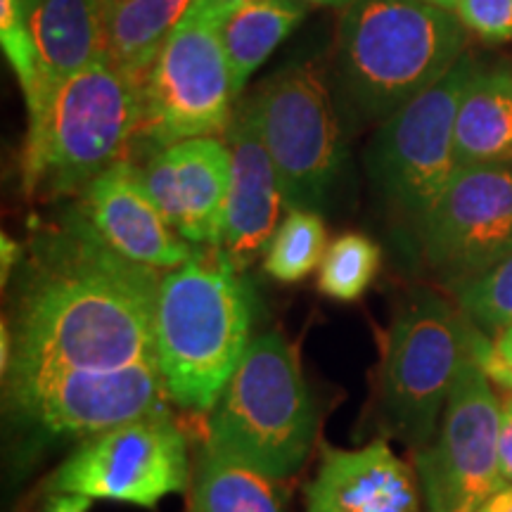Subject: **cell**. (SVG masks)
Here are the masks:
<instances>
[{
  "instance_id": "8fae6325",
  "label": "cell",
  "mask_w": 512,
  "mask_h": 512,
  "mask_svg": "<svg viewBox=\"0 0 512 512\" xmlns=\"http://www.w3.org/2000/svg\"><path fill=\"white\" fill-rule=\"evenodd\" d=\"M190 486L185 434L171 413L86 437L48 479V494H79L155 508Z\"/></svg>"
},
{
  "instance_id": "603a6c76",
  "label": "cell",
  "mask_w": 512,
  "mask_h": 512,
  "mask_svg": "<svg viewBox=\"0 0 512 512\" xmlns=\"http://www.w3.org/2000/svg\"><path fill=\"white\" fill-rule=\"evenodd\" d=\"M328 252V230L318 211L290 209L264 252V271L278 283L292 285L320 268Z\"/></svg>"
},
{
  "instance_id": "5b68a950",
  "label": "cell",
  "mask_w": 512,
  "mask_h": 512,
  "mask_svg": "<svg viewBox=\"0 0 512 512\" xmlns=\"http://www.w3.org/2000/svg\"><path fill=\"white\" fill-rule=\"evenodd\" d=\"M313 437L316 408L299 358L280 332H261L209 411V444L285 479L304 465Z\"/></svg>"
},
{
  "instance_id": "8992f818",
  "label": "cell",
  "mask_w": 512,
  "mask_h": 512,
  "mask_svg": "<svg viewBox=\"0 0 512 512\" xmlns=\"http://www.w3.org/2000/svg\"><path fill=\"white\" fill-rule=\"evenodd\" d=\"M470 318L432 290L396 313L380 377L384 430L413 451L434 439L463 356Z\"/></svg>"
},
{
  "instance_id": "7c38bea8",
  "label": "cell",
  "mask_w": 512,
  "mask_h": 512,
  "mask_svg": "<svg viewBox=\"0 0 512 512\" xmlns=\"http://www.w3.org/2000/svg\"><path fill=\"white\" fill-rule=\"evenodd\" d=\"M415 233L453 290L489 273L512 254V164L458 166Z\"/></svg>"
},
{
  "instance_id": "2e32d148",
  "label": "cell",
  "mask_w": 512,
  "mask_h": 512,
  "mask_svg": "<svg viewBox=\"0 0 512 512\" xmlns=\"http://www.w3.org/2000/svg\"><path fill=\"white\" fill-rule=\"evenodd\" d=\"M233 152L226 216H223L221 245L216 247L233 268H247L266 252L280 226L285 192L249 102L242 100L223 133Z\"/></svg>"
},
{
  "instance_id": "f1b7e54d",
  "label": "cell",
  "mask_w": 512,
  "mask_h": 512,
  "mask_svg": "<svg viewBox=\"0 0 512 512\" xmlns=\"http://www.w3.org/2000/svg\"><path fill=\"white\" fill-rule=\"evenodd\" d=\"M498 460H501V477L505 484H512V396L501 406V434H498Z\"/></svg>"
},
{
  "instance_id": "d6986e66",
  "label": "cell",
  "mask_w": 512,
  "mask_h": 512,
  "mask_svg": "<svg viewBox=\"0 0 512 512\" xmlns=\"http://www.w3.org/2000/svg\"><path fill=\"white\" fill-rule=\"evenodd\" d=\"M458 166L512 164V69H477L456 117Z\"/></svg>"
},
{
  "instance_id": "ba28073f",
  "label": "cell",
  "mask_w": 512,
  "mask_h": 512,
  "mask_svg": "<svg viewBox=\"0 0 512 512\" xmlns=\"http://www.w3.org/2000/svg\"><path fill=\"white\" fill-rule=\"evenodd\" d=\"M247 102L278 169L285 207L320 214L328 207L347 157L320 69L313 62L285 64Z\"/></svg>"
},
{
  "instance_id": "836d02e7",
  "label": "cell",
  "mask_w": 512,
  "mask_h": 512,
  "mask_svg": "<svg viewBox=\"0 0 512 512\" xmlns=\"http://www.w3.org/2000/svg\"><path fill=\"white\" fill-rule=\"evenodd\" d=\"M306 5H320V8H347L351 0H302Z\"/></svg>"
},
{
  "instance_id": "9c48e42d",
  "label": "cell",
  "mask_w": 512,
  "mask_h": 512,
  "mask_svg": "<svg viewBox=\"0 0 512 512\" xmlns=\"http://www.w3.org/2000/svg\"><path fill=\"white\" fill-rule=\"evenodd\" d=\"M475 332L470 320L439 430L415 451L427 512H477L505 486L498 460L501 401L475 351Z\"/></svg>"
},
{
  "instance_id": "7a4b0ae2",
  "label": "cell",
  "mask_w": 512,
  "mask_h": 512,
  "mask_svg": "<svg viewBox=\"0 0 512 512\" xmlns=\"http://www.w3.org/2000/svg\"><path fill=\"white\" fill-rule=\"evenodd\" d=\"M254 294L219 249L162 275L155 337L169 399L211 411L252 342Z\"/></svg>"
},
{
  "instance_id": "e0dca14e",
  "label": "cell",
  "mask_w": 512,
  "mask_h": 512,
  "mask_svg": "<svg viewBox=\"0 0 512 512\" xmlns=\"http://www.w3.org/2000/svg\"><path fill=\"white\" fill-rule=\"evenodd\" d=\"M420 494L418 472L387 441L328 448L306 489V512H420Z\"/></svg>"
},
{
  "instance_id": "d590c367",
  "label": "cell",
  "mask_w": 512,
  "mask_h": 512,
  "mask_svg": "<svg viewBox=\"0 0 512 512\" xmlns=\"http://www.w3.org/2000/svg\"><path fill=\"white\" fill-rule=\"evenodd\" d=\"M505 387H508V389H510V392H512V382H508V384H505Z\"/></svg>"
},
{
  "instance_id": "6da1fadb",
  "label": "cell",
  "mask_w": 512,
  "mask_h": 512,
  "mask_svg": "<svg viewBox=\"0 0 512 512\" xmlns=\"http://www.w3.org/2000/svg\"><path fill=\"white\" fill-rule=\"evenodd\" d=\"M17 268L5 406L72 370L159 363L162 275L105 245L74 204L34 230Z\"/></svg>"
},
{
  "instance_id": "4316f807",
  "label": "cell",
  "mask_w": 512,
  "mask_h": 512,
  "mask_svg": "<svg viewBox=\"0 0 512 512\" xmlns=\"http://www.w3.org/2000/svg\"><path fill=\"white\" fill-rule=\"evenodd\" d=\"M453 15L486 43L512 41V0H460Z\"/></svg>"
},
{
  "instance_id": "9a60e30c",
  "label": "cell",
  "mask_w": 512,
  "mask_h": 512,
  "mask_svg": "<svg viewBox=\"0 0 512 512\" xmlns=\"http://www.w3.org/2000/svg\"><path fill=\"white\" fill-rule=\"evenodd\" d=\"M74 207L105 245L155 271H174L200 252L169 226L128 157L93 178Z\"/></svg>"
},
{
  "instance_id": "4fadbf2b",
  "label": "cell",
  "mask_w": 512,
  "mask_h": 512,
  "mask_svg": "<svg viewBox=\"0 0 512 512\" xmlns=\"http://www.w3.org/2000/svg\"><path fill=\"white\" fill-rule=\"evenodd\" d=\"M159 363L117 370H72L5 406V415L38 437H93L124 422L169 413Z\"/></svg>"
},
{
  "instance_id": "4dcf8cb0",
  "label": "cell",
  "mask_w": 512,
  "mask_h": 512,
  "mask_svg": "<svg viewBox=\"0 0 512 512\" xmlns=\"http://www.w3.org/2000/svg\"><path fill=\"white\" fill-rule=\"evenodd\" d=\"M93 498L79 494H50L46 510L48 512H86L91 508Z\"/></svg>"
},
{
  "instance_id": "83f0119b",
  "label": "cell",
  "mask_w": 512,
  "mask_h": 512,
  "mask_svg": "<svg viewBox=\"0 0 512 512\" xmlns=\"http://www.w3.org/2000/svg\"><path fill=\"white\" fill-rule=\"evenodd\" d=\"M475 351L491 380L501 384L512 382V325L498 332L494 344H491L484 332L477 328Z\"/></svg>"
},
{
  "instance_id": "ffe728a7",
  "label": "cell",
  "mask_w": 512,
  "mask_h": 512,
  "mask_svg": "<svg viewBox=\"0 0 512 512\" xmlns=\"http://www.w3.org/2000/svg\"><path fill=\"white\" fill-rule=\"evenodd\" d=\"M195 0H105L107 57L143 83Z\"/></svg>"
},
{
  "instance_id": "ac0fdd59",
  "label": "cell",
  "mask_w": 512,
  "mask_h": 512,
  "mask_svg": "<svg viewBox=\"0 0 512 512\" xmlns=\"http://www.w3.org/2000/svg\"><path fill=\"white\" fill-rule=\"evenodd\" d=\"M27 15L38 60L36 95L27 102L34 112L60 83L107 57L105 0H27Z\"/></svg>"
},
{
  "instance_id": "44dd1931",
  "label": "cell",
  "mask_w": 512,
  "mask_h": 512,
  "mask_svg": "<svg viewBox=\"0 0 512 512\" xmlns=\"http://www.w3.org/2000/svg\"><path fill=\"white\" fill-rule=\"evenodd\" d=\"M306 3L302 0H249L221 19V41L233 76L235 98L245 91L273 50L302 24Z\"/></svg>"
},
{
  "instance_id": "484cf974",
  "label": "cell",
  "mask_w": 512,
  "mask_h": 512,
  "mask_svg": "<svg viewBox=\"0 0 512 512\" xmlns=\"http://www.w3.org/2000/svg\"><path fill=\"white\" fill-rule=\"evenodd\" d=\"M0 46L22 86L24 100L29 102L38 86V60L29 27L27 0H0Z\"/></svg>"
},
{
  "instance_id": "cb8c5ba5",
  "label": "cell",
  "mask_w": 512,
  "mask_h": 512,
  "mask_svg": "<svg viewBox=\"0 0 512 512\" xmlns=\"http://www.w3.org/2000/svg\"><path fill=\"white\" fill-rule=\"evenodd\" d=\"M382 252L361 233H344L328 245L318 275V290L335 302H356L373 285Z\"/></svg>"
},
{
  "instance_id": "1f68e13d",
  "label": "cell",
  "mask_w": 512,
  "mask_h": 512,
  "mask_svg": "<svg viewBox=\"0 0 512 512\" xmlns=\"http://www.w3.org/2000/svg\"><path fill=\"white\" fill-rule=\"evenodd\" d=\"M477 512H512V484H505Z\"/></svg>"
},
{
  "instance_id": "d6a6232c",
  "label": "cell",
  "mask_w": 512,
  "mask_h": 512,
  "mask_svg": "<svg viewBox=\"0 0 512 512\" xmlns=\"http://www.w3.org/2000/svg\"><path fill=\"white\" fill-rule=\"evenodd\" d=\"M200 3L207 5V8H211L216 15H219V19H223L228 12H233L235 8H240V5L249 3V0H200Z\"/></svg>"
},
{
  "instance_id": "30bf717a",
  "label": "cell",
  "mask_w": 512,
  "mask_h": 512,
  "mask_svg": "<svg viewBox=\"0 0 512 512\" xmlns=\"http://www.w3.org/2000/svg\"><path fill=\"white\" fill-rule=\"evenodd\" d=\"M477 64L463 55L439 83L380 121L366 150V169L377 192L418 228L456 174V117Z\"/></svg>"
},
{
  "instance_id": "3957f363",
  "label": "cell",
  "mask_w": 512,
  "mask_h": 512,
  "mask_svg": "<svg viewBox=\"0 0 512 512\" xmlns=\"http://www.w3.org/2000/svg\"><path fill=\"white\" fill-rule=\"evenodd\" d=\"M465 27L425 0H351L337 31V72L361 117L384 121L463 57Z\"/></svg>"
},
{
  "instance_id": "f546056e",
  "label": "cell",
  "mask_w": 512,
  "mask_h": 512,
  "mask_svg": "<svg viewBox=\"0 0 512 512\" xmlns=\"http://www.w3.org/2000/svg\"><path fill=\"white\" fill-rule=\"evenodd\" d=\"M0 254H3V259H0L3 285H8L10 273L15 271L19 264H22V247H19L12 238H8V233H3V235H0Z\"/></svg>"
},
{
  "instance_id": "7402d4cb",
  "label": "cell",
  "mask_w": 512,
  "mask_h": 512,
  "mask_svg": "<svg viewBox=\"0 0 512 512\" xmlns=\"http://www.w3.org/2000/svg\"><path fill=\"white\" fill-rule=\"evenodd\" d=\"M190 512H285L275 479L216 446L200 451Z\"/></svg>"
},
{
  "instance_id": "5bb4252c",
  "label": "cell",
  "mask_w": 512,
  "mask_h": 512,
  "mask_svg": "<svg viewBox=\"0 0 512 512\" xmlns=\"http://www.w3.org/2000/svg\"><path fill=\"white\" fill-rule=\"evenodd\" d=\"M152 202L190 245L219 247L233 178L226 138L204 136L147 152L138 164Z\"/></svg>"
},
{
  "instance_id": "e575fe53",
  "label": "cell",
  "mask_w": 512,
  "mask_h": 512,
  "mask_svg": "<svg viewBox=\"0 0 512 512\" xmlns=\"http://www.w3.org/2000/svg\"><path fill=\"white\" fill-rule=\"evenodd\" d=\"M425 3H430V5H434V8H441L446 12H456L460 0H425Z\"/></svg>"
},
{
  "instance_id": "d4e9b609",
  "label": "cell",
  "mask_w": 512,
  "mask_h": 512,
  "mask_svg": "<svg viewBox=\"0 0 512 512\" xmlns=\"http://www.w3.org/2000/svg\"><path fill=\"white\" fill-rule=\"evenodd\" d=\"M458 309L482 332H498L512 325V254L489 273L460 285Z\"/></svg>"
},
{
  "instance_id": "277c9868",
  "label": "cell",
  "mask_w": 512,
  "mask_h": 512,
  "mask_svg": "<svg viewBox=\"0 0 512 512\" xmlns=\"http://www.w3.org/2000/svg\"><path fill=\"white\" fill-rule=\"evenodd\" d=\"M143 83L110 57L81 69L29 112L24 188L48 200L79 195L136 145Z\"/></svg>"
},
{
  "instance_id": "52a82bcc",
  "label": "cell",
  "mask_w": 512,
  "mask_h": 512,
  "mask_svg": "<svg viewBox=\"0 0 512 512\" xmlns=\"http://www.w3.org/2000/svg\"><path fill=\"white\" fill-rule=\"evenodd\" d=\"M235 91L221 19L195 0L143 81V121L136 143L147 150L226 133Z\"/></svg>"
}]
</instances>
